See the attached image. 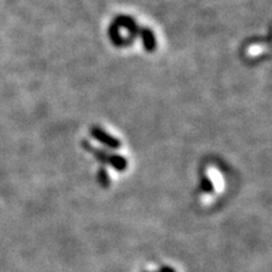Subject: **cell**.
Here are the masks:
<instances>
[{
    "instance_id": "3",
    "label": "cell",
    "mask_w": 272,
    "mask_h": 272,
    "mask_svg": "<svg viewBox=\"0 0 272 272\" xmlns=\"http://www.w3.org/2000/svg\"><path fill=\"white\" fill-rule=\"evenodd\" d=\"M160 272H175V270L171 269V267L164 266L162 270H160Z\"/></svg>"
},
{
    "instance_id": "1",
    "label": "cell",
    "mask_w": 272,
    "mask_h": 272,
    "mask_svg": "<svg viewBox=\"0 0 272 272\" xmlns=\"http://www.w3.org/2000/svg\"><path fill=\"white\" fill-rule=\"evenodd\" d=\"M207 175H208V181H209V184L212 185V189L219 190L220 188H223V178L218 173L217 169L208 168Z\"/></svg>"
},
{
    "instance_id": "2",
    "label": "cell",
    "mask_w": 272,
    "mask_h": 272,
    "mask_svg": "<svg viewBox=\"0 0 272 272\" xmlns=\"http://www.w3.org/2000/svg\"><path fill=\"white\" fill-rule=\"evenodd\" d=\"M262 52H263V46H261V44H254V46L248 47L247 49V54L252 55V57H254V55H260Z\"/></svg>"
}]
</instances>
